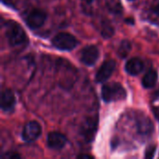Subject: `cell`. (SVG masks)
Listing matches in <instances>:
<instances>
[{"label": "cell", "mask_w": 159, "mask_h": 159, "mask_svg": "<svg viewBox=\"0 0 159 159\" xmlns=\"http://www.w3.org/2000/svg\"><path fill=\"white\" fill-rule=\"evenodd\" d=\"M6 36L10 46L18 47L27 43V35L22 27L14 20H7L5 22Z\"/></svg>", "instance_id": "6da1fadb"}, {"label": "cell", "mask_w": 159, "mask_h": 159, "mask_svg": "<svg viewBox=\"0 0 159 159\" xmlns=\"http://www.w3.org/2000/svg\"><path fill=\"white\" fill-rule=\"evenodd\" d=\"M127 97V92L123 86L119 83L114 82L104 84L102 87V99L104 102H112L123 101Z\"/></svg>", "instance_id": "7a4b0ae2"}, {"label": "cell", "mask_w": 159, "mask_h": 159, "mask_svg": "<svg viewBox=\"0 0 159 159\" xmlns=\"http://www.w3.org/2000/svg\"><path fill=\"white\" fill-rule=\"evenodd\" d=\"M52 46L61 51H71L78 45V40L69 33H59L51 40Z\"/></svg>", "instance_id": "3957f363"}, {"label": "cell", "mask_w": 159, "mask_h": 159, "mask_svg": "<svg viewBox=\"0 0 159 159\" xmlns=\"http://www.w3.org/2000/svg\"><path fill=\"white\" fill-rule=\"evenodd\" d=\"M42 134V128L41 125L37 121H29L27 122L21 132V139L23 142L27 143H34L36 141Z\"/></svg>", "instance_id": "277c9868"}, {"label": "cell", "mask_w": 159, "mask_h": 159, "mask_svg": "<svg viewBox=\"0 0 159 159\" xmlns=\"http://www.w3.org/2000/svg\"><path fill=\"white\" fill-rule=\"evenodd\" d=\"M47 18H48V15L44 10L34 8L31 10L30 12H28V14L24 18V20H25L26 25L30 29L35 30L43 26V24L47 20Z\"/></svg>", "instance_id": "5b68a950"}, {"label": "cell", "mask_w": 159, "mask_h": 159, "mask_svg": "<svg viewBox=\"0 0 159 159\" xmlns=\"http://www.w3.org/2000/svg\"><path fill=\"white\" fill-rule=\"evenodd\" d=\"M100 57L99 48L95 45H89L83 48L81 51L80 60L87 66H93Z\"/></svg>", "instance_id": "8992f818"}, {"label": "cell", "mask_w": 159, "mask_h": 159, "mask_svg": "<svg viewBox=\"0 0 159 159\" xmlns=\"http://www.w3.org/2000/svg\"><path fill=\"white\" fill-rule=\"evenodd\" d=\"M115 70H116V61L113 60L105 61L101 65L98 72L96 73V75H95L96 82L100 84L106 82L109 79V77L113 75Z\"/></svg>", "instance_id": "52a82bcc"}, {"label": "cell", "mask_w": 159, "mask_h": 159, "mask_svg": "<svg viewBox=\"0 0 159 159\" xmlns=\"http://www.w3.org/2000/svg\"><path fill=\"white\" fill-rule=\"evenodd\" d=\"M66 143H67L66 137L60 132L52 131L48 134L47 143L48 146L52 150H56V151L61 150L66 145Z\"/></svg>", "instance_id": "ba28073f"}, {"label": "cell", "mask_w": 159, "mask_h": 159, "mask_svg": "<svg viewBox=\"0 0 159 159\" xmlns=\"http://www.w3.org/2000/svg\"><path fill=\"white\" fill-rule=\"evenodd\" d=\"M16 105V97L10 89H5L1 94V109L9 113L14 110Z\"/></svg>", "instance_id": "9c48e42d"}, {"label": "cell", "mask_w": 159, "mask_h": 159, "mask_svg": "<svg viewBox=\"0 0 159 159\" xmlns=\"http://www.w3.org/2000/svg\"><path fill=\"white\" fill-rule=\"evenodd\" d=\"M144 69V62L139 58H131L129 59L126 65L125 70L130 75H138Z\"/></svg>", "instance_id": "30bf717a"}, {"label": "cell", "mask_w": 159, "mask_h": 159, "mask_svg": "<svg viewBox=\"0 0 159 159\" xmlns=\"http://www.w3.org/2000/svg\"><path fill=\"white\" fill-rule=\"evenodd\" d=\"M97 130V121L94 118L88 119L82 127V134L87 142H91Z\"/></svg>", "instance_id": "8fae6325"}, {"label": "cell", "mask_w": 159, "mask_h": 159, "mask_svg": "<svg viewBox=\"0 0 159 159\" xmlns=\"http://www.w3.org/2000/svg\"><path fill=\"white\" fill-rule=\"evenodd\" d=\"M157 79H158V74L156 70H150L148 71L143 77L142 80V85L143 88L145 89H152L154 88L157 83Z\"/></svg>", "instance_id": "7c38bea8"}, {"label": "cell", "mask_w": 159, "mask_h": 159, "mask_svg": "<svg viewBox=\"0 0 159 159\" xmlns=\"http://www.w3.org/2000/svg\"><path fill=\"white\" fill-rule=\"evenodd\" d=\"M154 130L153 123L145 116H142L138 120V131L142 135H150Z\"/></svg>", "instance_id": "4fadbf2b"}, {"label": "cell", "mask_w": 159, "mask_h": 159, "mask_svg": "<svg viewBox=\"0 0 159 159\" xmlns=\"http://www.w3.org/2000/svg\"><path fill=\"white\" fill-rule=\"evenodd\" d=\"M131 50V44L129 40H123L118 47V55L122 58L128 56L129 51Z\"/></svg>", "instance_id": "5bb4252c"}, {"label": "cell", "mask_w": 159, "mask_h": 159, "mask_svg": "<svg viewBox=\"0 0 159 159\" xmlns=\"http://www.w3.org/2000/svg\"><path fill=\"white\" fill-rule=\"evenodd\" d=\"M3 158L5 159H19L20 158V156L19 154H17L16 152H7Z\"/></svg>", "instance_id": "9a60e30c"}, {"label": "cell", "mask_w": 159, "mask_h": 159, "mask_svg": "<svg viewBox=\"0 0 159 159\" xmlns=\"http://www.w3.org/2000/svg\"><path fill=\"white\" fill-rule=\"evenodd\" d=\"M155 151H156V146H151V147H149V148L146 150V152H145V157H146V158H152V157H154Z\"/></svg>", "instance_id": "2e32d148"}, {"label": "cell", "mask_w": 159, "mask_h": 159, "mask_svg": "<svg viewBox=\"0 0 159 159\" xmlns=\"http://www.w3.org/2000/svg\"><path fill=\"white\" fill-rule=\"evenodd\" d=\"M152 11H153V13H154L155 15L159 16V3L157 5V6H155V7H153Z\"/></svg>", "instance_id": "e0dca14e"}, {"label": "cell", "mask_w": 159, "mask_h": 159, "mask_svg": "<svg viewBox=\"0 0 159 159\" xmlns=\"http://www.w3.org/2000/svg\"><path fill=\"white\" fill-rule=\"evenodd\" d=\"M77 157L78 158H92L93 157L90 156V155H79Z\"/></svg>", "instance_id": "ac0fdd59"}, {"label": "cell", "mask_w": 159, "mask_h": 159, "mask_svg": "<svg viewBox=\"0 0 159 159\" xmlns=\"http://www.w3.org/2000/svg\"><path fill=\"white\" fill-rule=\"evenodd\" d=\"M2 3H4L5 5H7V6H10V4L12 3V0H1Z\"/></svg>", "instance_id": "d6986e66"}, {"label": "cell", "mask_w": 159, "mask_h": 159, "mask_svg": "<svg viewBox=\"0 0 159 159\" xmlns=\"http://www.w3.org/2000/svg\"><path fill=\"white\" fill-rule=\"evenodd\" d=\"M84 1H86L87 3H89H89H91V2H92L93 0H84Z\"/></svg>", "instance_id": "ffe728a7"}, {"label": "cell", "mask_w": 159, "mask_h": 159, "mask_svg": "<svg viewBox=\"0 0 159 159\" xmlns=\"http://www.w3.org/2000/svg\"><path fill=\"white\" fill-rule=\"evenodd\" d=\"M129 1H134V0H129Z\"/></svg>", "instance_id": "44dd1931"}]
</instances>
